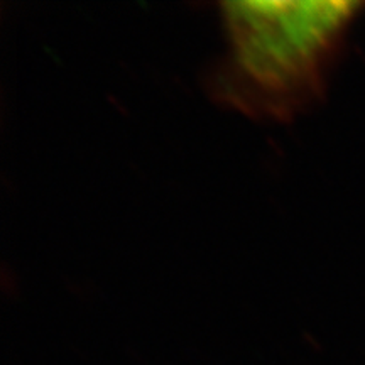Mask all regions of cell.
I'll use <instances>...</instances> for the list:
<instances>
[{"label": "cell", "instance_id": "1", "mask_svg": "<svg viewBox=\"0 0 365 365\" xmlns=\"http://www.w3.org/2000/svg\"><path fill=\"white\" fill-rule=\"evenodd\" d=\"M362 2L227 0L225 53L207 75L220 105L262 122H289L322 97L328 70Z\"/></svg>", "mask_w": 365, "mask_h": 365}]
</instances>
